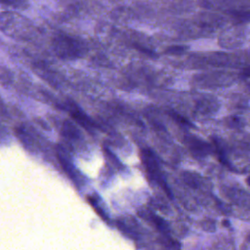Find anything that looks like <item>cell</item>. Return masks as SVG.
Masks as SVG:
<instances>
[{
  "mask_svg": "<svg viewBox=\"0 0 250 250\" xmlns=\"http://www.w3.org/2000/svg\"><path fill=\"white\" fill-rule=\"evenodd\" d=\"M156 243L159 245V250H181L180 242L172 238L171 235L161 234Z\"/></svg>",
  "mask_w": 250,
  "mask_h": 250,
  "instance_id": "obj_11",
  "label": "cell"
},
{
  "mask_svg": "<svg viewBox=\"0 0 250 250\" xmlns=\"http://www.w3.org/2000/svg\"><path fill=\"white\" fill-rule=\"evenodd\" d=\"M185 181L188 186L192 188H197L200 184V178L197 175L190 174V173L185 174Z\"/></svg>",
  "mask_w": 250,
  "mask_h": 250,
  "instance_id": "obj_16",
  "label": "cell"
},
{
  "mask_svg": "<svg viewBox=\"0 0 250 250\" xmlns=\"http://www.w3.org/2000/svg\"><path fill=\"white\" fill-rule=\"evenodd\" d=\"M245 120L237 115H231L226 119V124L232 129L243 128L245 126Z\"/></svg>",
  "mask_w": 250,
  "mask_h": 250,
  "instance_id": "obj_15",
  "label": "cell"
},
{
  "mask_svg": "<svg viewBox=\"0 0 250 250\" xmlns=\"http://www.w3.org/2000/svg\"><path fill=\"white\" fill-rule=\"evenodd\" d=\"M239 74L232 72H214L202 75L200 81L206 87H225L234 83Z\"/></svg>",
  "mask_w": 250,
  "mask_h": 250,
  "instance_id": "obj_2",
  "label": "cell"
},
{
  "mask_svg": "<svg viewBox=\"0 0 250 250\" xmlns=\"http://www.w3.org/2000/svg\"><path fill=\"white\" fill-rule=\"evenodd\" d=\"M239 250H250V231H248V233L244 237Z\"/></svg>",
  "mask_w": 250,
  "mask_h": 250,
  "instance_id": "obj_18",
  "label": "cell"
},
{
  "mask_svg": "<svg viewBox=\"0 0 250 250\" xmlns=\"http://www.w3.org/2000/svg\"><path fill=\"white\" fill-rule=\"evenodd\" d=\"M246 184H247V185L250 187V175H249V176L246 178Z\"/></svg>",
  "mask_w": 250,
  "mask_h": 250,
  "instance_id": "obj_22",
  "label": "cell"
},
{
  "mask_svg": "<svg viewBox=\"0 0 250 250\" xmlns=\"http://www.w3.org/2000/svg\"><path fill=\"white\" fill-rule=\"evenodd\" d=\"M242 43H243V35L237 32L228 34L221 39V44L226 47H236V46H240Z\"/></svg>",
  "mask_w": 250,
  "mask_h": 250,
  "instance_id": "obj_12",
  "label": "cell"
},
{
  "mask_svg": "<svg viewBox=\"0 0 250 250\" xmlns=\"http://www.w3.org/2000/svg\"><path fill=\"white\" fill-rule=\"evenodd\" d=\"M239 77L245 79V78H250V65L244 66L242 70L239 73Z\"/></svg>",
  "mask_w": 250,
  "mask_h": 250,
  "instance_id": "obj_19",
  "label": "cell"
},
{
  "mask_svg": "<svg viewBox=\"0 0 250 250\" xmlns=\"http://www.w3.org/2000/svg\"><path fill=\"white\" fill-rule=\"evenodd\" d=\"M226 196L235 205L245 210H250V194L245 190L233 187L224 188Z\"/></svg>",
  "mask_w": 250,
  "mask_h": 250,
  "instance_id": "obj_4",
  "label": "cell"
},
{
  "mask_svg": "<svg viewBox=\"0 0 250 250\" xmlns=\"http://www.w3.org/2000/svg\"><path fill=\"white\" fill-rule=\"evenodd\" d=\"M201 228L206 231H214L216 229L215 221L212 219H205L201 222Z\"/></svg>",
  "mask_w": 250,
  "mask_h": 250,
  "instance_id": "obj_17",
  "label": "cell"
},
{
  "mask_svg": "<svg viewBox=\"0 0 250 250\" xmlns=\"http://www.w3.org/2000/svg\"><path fill=\"white\" fill-rule=\"evenodd\" d=\"M62 131H63V135L69 139H77L79 137L78 129L75 127V125H73L69 121H64L62 126Z\"/></svg>",
  "mask_w": 250,
  "mask_h": 250,
  "instance_id": "obj_14",
  "label": "cell"
},
{
  "mask_svg": "<svg viewBox=\"0 0 250 250\" xmlns=\"http://www.w3.org/2000/svg\"><path fill=\"white\" fill-rule=\"evenodd\" d=\"M117 228L122 231L127 237L134 240H142L144 237V232L142 228L139 226L137 221L131 217H121L116 222Z\"/></svg>",
  "mask_w": 250,
  "mask_h": 250,
  "instance_id": "obj_3",
  "label": "cell"
},
{
  "mask_svg": "<svg viewBox=\"0 0 250 250\" xmlns=\"http://www.w3.org/2000/svg\"><path fill=\"white\" fill-rule=\"evenodd\" d=\"M87 200H88L89 203L93 206V208H94L95 211L99 214V216L102 217L104 220L107 221V219H108L107 214H106V212L104 211V207L101 205L100 199H99L96 195H89V196L87 197Z\"/></svg>",
  "mask_w": 250,
  "mask_h": 250,
  "instance_id": "obj_13",
  "label": "cell"
},
{
  "mask_svg": "<svg viewBox=\"0 0 250 250\" xmlns=\"http://www.w3.org/2000/svg\"><path fill=\"white\" fill-rule=\"evenodd\" d=\"M142 160H143L144 166L146 167V170L149 174V176L151 178H153L155 181H157V183L159 185H161V187L165 189L167 194L169 196H171V192H170L168 187L166 186V184H165V182H164V180L161 176V173H160V170H159V167H158V163H157V160H156V157H155L154 153L149 149H143V151H142Z\"/></svg>",
  "mask_w": 250,
  "mask_h": 250,
  "instance_id": "obj_1",
  "label": "cell"
},
{
  "mask_svg": "<svg viewBox=\"0 0 250 250\" xmlns=\"http://www.w3.org/2000/svg\"><path fill=\"white\" fill-rule=\"evenodd\" d=\"M58 158L62 166V169L65 171V173L71 178L73 179V181L77 180V175H76V171L72 165V163L70 162L69 158L67 157L65 151L63 149L58 148Z\"/></svg>",
  "mask_w": 250,
  "mask_h": 250,
  "instance_id": "obj_9",
  "label": "cell"
},
{
  "mask_svg": "<svg viewBox=\"0 0 250 250\" xmlns=\"http://www.w3.org/2000/svg\"><path fill=\"white\" fill-rule=\"evenodd\" d=\"M204 250H235V245L230 237L220 236L211 242V244Z\"/></svg>",
  "mask_w": 250,
  "mask_h": 250,
  "instance_id": "obj_8",
  "label": "cell"
},
{
  "mask_svg": "<svg viewBox=\"0 0 250 250\" xmlns=\"http://www.w3.org/2000/svg\"><path fill=\"white\" fill-rule=\"evenodd\" d=\"M245 91L250 95V82L245 85Z\"/></svg>",
  "mask_w": 250,
  "mask_h": 250,
  "instance_id": "obj_21",
  "label": "cell"
},
{
  "mask_svg": "<svg viewBox=\"0 0 250 250\" xmlns=\"http://www.w3.org/2000/svg\"><path fill=\"white\" fill-rule=\"evenodd\" d=\"M70 113H71L72 118L77 123H79L81 126H83L85 129L90 130L94 127L92 120L84 112H82L80 109H78L75 105L70 106Z\"/></svg>",
  "mask_w": 250,
  "mask_h": 250,
  "instance_id": "obj_10",
  "label": "cell"
},
{
  "mask_svg": "<svg viewBox=\"0 0 250 250\" xmlns=\"http://www.w3.org/2000/svg\"><path fill=\"white\" fill-rule=\"evenodd\" d=\"M184 50H185V48L182 47V46H174V47L169 48V49L167 50V52H168V53H181V52H183Z\"/></svg>",
  "mask_w": 250,
  "mask_h": 250,
  "instance_id": "obj_20",
  "label": "cell"
},
{
  "mask_svg": "<svg viewBox=\"0 0 250 250\" xmlns=\"http://www.w3.org/2000/svg\"><path fill=\"white\" fill-rule=\"evenodd\" d=\"M188 145L192 152L193 155L198 156V157H203L209 154L212 150V147L209 144L196 139V138H190L188 140Z\"/></svg>",
  "mask_w": 250,
  "mask_h": 250,
  "instance_id": "obj_6",
  "label": "cell"
},
{
  "mask_svg": "<svg viewBox=\"0 0 250 250\" xmlns=\"http://www.w3.org/2000/svg\"><path fill=\"white\" fill-rule=\"evenodd\" d=\"M220 104L218 101L212 97H203L201 98L196 104L197 110L201 114H212L216 112L219 108Z\"/></svg>",
  "mask_w": 250,
  "mask_h": 250,
  "instance_id": "obj_7",
  "label": "cell"
},
{
  "mask_svg": "<svg viewBox=\"0 0 250 250\" xmlns=\"http://www.w3.org/2000/svg\"><path fill=\"white\" fill-rule=\"evenodd\" d=\"M139 215L146 221L149 222L162 235H171L170 226L161 217L155 215L149 210H142L139 212Z\"/></svg>",
  "mask_w": 250,
  "mask_h": 250,
  "instance_id": "obj_5",
  "label": "cell"
}]
</instances>
